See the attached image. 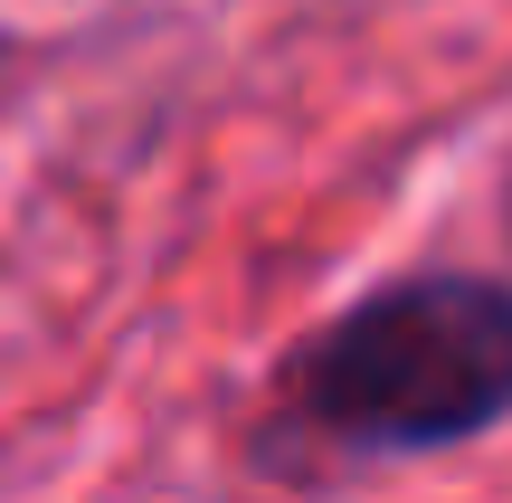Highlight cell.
Instances as JSON below:
<instances>
[{"label":"cell","mask_w":512,"mask_h":503,"mask_svg":"<svg viewBox=\"0 0 512 503\" xmlns=\"http://www.w3.org/2000/svg\"><path fill=\"white\" fill-rule=\"evenodd\" d=\"M294 409L342 447H456L512 409V285L408 276L313 333L285 371Z\"/></svg>","instance_id":"6da1fadb"}]
</instances>
